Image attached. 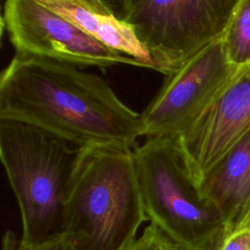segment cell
<instances>
[{
	"label": "cell",
	"mask_w": 250,
	"mask_h": 250,
	"mask_svg": "<svg viewBox=\"0 0 250 250\" xmlns=\"http://www.w3.org/2000/svg\"><path fill=\"white\" fill-rule=\"evenodd\" d=\"M0 120L34 126L76 148L143 136L142 114L100 75L51 60L15 55L0 76Z\"/></svg>",
	"instance_id": "obj_1"
},
{
	"label": "cell",
	"mask_w": 250,
	"mask_h": 250,
	"mask_svg": "<svg viewBox=\"0 0 250 250\" xmlns=\"http://www.w3.org/2000/svg\"><path fill=\"white\" fill-rule=\"evenodd\" d=\"M146 221L133 148H79L63 212L62 233L72 249L128 250Z\"/></svg>",
	"instance_id": "obj_2"
},
{
	"label": "cell",
	"mask_w": 250,
	"mask_h": 250,
	"mask_svg": "<svg viewBox=\"0 0 250 250\" xmlns=\"http://www.w3.org/2000/svg\"><path fill=\"white\" fill-rule=\"evenodd\" d=\"M78 150L34 126L0 120V157L18 201L23 243L62 233L65 195Z\"/></svg>",
	"instance_id": "obj_3"
},
{
	"label": "cell",
	"mask_w": 250,
	"mask_h": 250,
	"mask_svg": "<svg viewBox=\"0 0 250 250\" xmlns=\"http://www.w3.org/2000/svg\"><path fill=\"white\" fill-rule=\"evenodd\" d=\"M133 152L149 224L187 250H199L225 228L201 194L179 136L146 138Z\"/></svg>",
	"instance_id": "obj_4"
},
{
	"label": "cell",
	"mask_w": 250,
	"mask_h": 250,
	"mask_svg": "<svg viewBox=\"0 0 250 250\" xmlns=\"http://www.w3.org/2000/svg\"><path fill=\"white\" fill-rule=\"evenodd\" d=\"M239 0H122L119 17L134 26L168 75L223 39Z\"/></svg>",
	"instance_id": "obj_5"
},
{
	"label": "cell",
	"mask_w": 250,
	"mask_h": 250,
	"mask_svg": "<svg viewBox=\"0 0 250 250\" xmlns=\"http://www.w3.org/2000/svg\"><path fill=\"white\" fill-rule=\"evenodd\" d=\"M1 21L15 55L51 60L79 68L120 64L143 67L136 60L100 44L38 0L5 1Z\"/></svg>",
	"instance_id": "obj_6"
},
{
	"label": "cell",
	"mask_w": 250,
	"mask_h": 250,
	"mask_svg": "<svg viewBox=\"0 0 250 250\" xmlns=\"http://www.w3.org/2000/svg\"><path fill=\"white\" fill-rule=\"evenodd\" d=\"M238 67L228 59L223 39L166 75L142 114L143 136H182L198 119Z\"/></svg>",
	"instance_id": "obj_7"
},
{
	"label": "cell",
	"mask_w": 250,
	"mask_h": 250,
	"mask_svg": "<svg viewBox=\"0 0 250 250\" xmlns=\"http://www.w3.org/2000/svg\"><path fill=\"white\" fill-rule=\"evenodd\" d=\"M250 131V63L239 66L193 123L180 136L198 181Z\"/></svg>",
	"instance_id": "obj_8"
},
{
	"label": "cell",
	"mask_w": 250,
	"mask_h": 250,
	"mask_svg": "<svg viewBox=\"0 0 250 250\" xmlns=\"http://www.w3.org/2000/svg\"><path fill=\"white\" fill-rule=\"evenodd\" d=\"M198 186L228 231L250 228V131L202 176Z\"/></svg>",
	"instance_id": "obj_9"
},
{
	"label": "cell",
	"mask_w": 250,
	"mask_h": 250,
	"mask_svg": "<svg viewBox=\"0 0 250 250\" xmlns=\"http://www.w3.org/2000/svg\"><path fill=\"white\" fill-rule=\"evenodd\" d=\"M43 6L69 21L104 47L132 58L143 67L159 71L134 26L115 14L103 0H38Z\"/></svg>",
	"instance_id": "obj_10"
},
{
	"label": "cell",
	"mask_w": 250,
	"mask_h": 250,
	"mask_svg": "<svg viewBox=\"0 0 250 250\" xmlns=\"http://www.w3.org/2000/svg\"><path fill=\"white\" fill-rule=\"evenodd\" d=\"M229 61L239 67L250 63V0H239L223 37Z\"/></svg>",
	"instance_id": "obj_11"
},
{
	"label": "cell",
	"mask_w": 250,
	"mask_h": 250,
	"mask_svg": "<svg viewBox=\"0 0 250 250\" xmlns=\"http://www.w3.org/2000/svg\"><path fill=\"white\" fill-rule=\"evenodd\" d=\"M2 250H73L68 237L59 234L35 244H26L17 237L16 234L7 230L2 237Z\"/></svg>",
	"instance_id": "obj_12"
},
{
	"label": "cell",
	"mask_w": 250,
	"mask_h": 250,
	"mask_svg": "<svg viewBox=\"0 0 250 250\" xmlns=\"http://www.w3.org/2000/svg\"><path fill=\"white\" fill-rule=\"evenodd\" d=\"M128 250H187L159 228L149 224Z\"/></svg>",
	"instance_id": "obj_13"
},
{
	"label": "cell",
	"mask_w": 250,
	"mask_h": 250,
	"mask_svg": "<svg viewBox=\"0 0 250 250\" xmlns=\"http://www.w3.org/2000/svg\"><path fill=\"white\" fill-rule=\"evenodd\" d=\"M199 250H250V228L228 231L225 226Z\"/></svg>",
	"instance_id": "obj_14"
}]
</instances>
